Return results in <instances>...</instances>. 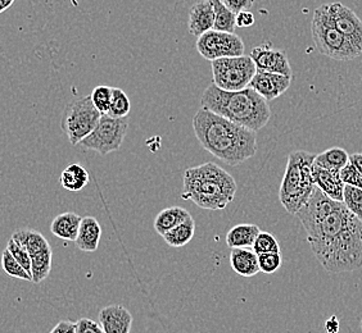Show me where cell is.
<instances>
[{
    "mask_svg": "<svg viewBox=\"0 0 362 333\" xmlns=\"http://www.w3.org/2000/svg\"><path fill=\"white\" fill-rule=\"evenodd\" d=\"M1 265H3V270L7 273L8 276L20 278L23 281H28V282H33L31 274L14 259L13 255L7 249L4 250L3 254H1Z\"/></svg>",
    "mask_w": 362,
    "mask_h": 333,
    "instance_id": "obj_29",
    "label": "cell"
},
{
    "mask_svg": "<svg viewBox=\"0 0 362 333\" xmlns=\"http://www.w3.org/2000/svg\"><path fill=\"white\" fill-rule=\"evenodd\" d=\"M283 263V258L280 253H267L258 255V264L259 271L264 272L266 274H272L278 271Z\"/></svg>",
    "mask_w": 362,
    "mask_h": 333,
    "instance_id": "obj_34",
    "label": "cell"
},
{
    "mask_svg": "<svg viewBox=\"0 0 362 333\" xmlns=\"http://www.w3.org/2000/svg\"><path fill=\"white\" fill-rule=\"evenodd\" d=\"M102 237V227L94 217H84L81 221L80 231L77 235V249L85 253H94L97 251Z\"/></svg>",
    "mask_w": 362,
    "mask_h": 333,
    "instance_id": "obj_17",
    "label": "cell"
},
{
    "mask_svg": "<svg viewBox=\"0 0 362 333\" xmlns=\"http://www.w3.org/2000/svg\"><path fill=\"white\" fill-rule=\"evenodd\" d=\"M259 232L261 229L256 224H248V223L237 224L228 232L226 245L230 249L253 248Z\"/></svg>",
    "mask_w": 362,
    "mask_h": 333,
    "instance_id": "obj_21",
    "label": "cell"
},
{
    "mask_svg": "<svg viewBox=\"0 0 362 333\" xmlns=\"http://www.w3.org/2000/svg\"><path fill=\"white\" fill-rule=\"evenodd\" d=\"M99 323L105 333H130L133 315L122 305H108L99 313Z\"/></svg>",
    "mask_w": 362,
    "mask_h": 333,
    "instance_id": "obj_15",
    "label": "cell"
},
{
    "mask_svg": "<svg viewBox=\"0 0 362 333\" xmlns=\"http://www.w3.org/2000/svg\"><path fill=\"white\" fill-rule=\"evenodd\" d=\"M251 58L257 71L292 77V67L286 53L283 50L272 48V44L269 42L252 49Z\"/></svg>",
    "mask_w": 362,
    "mask_h": 333,
    "instance_id": "obj_12",
    "label": "cell"
},
{
    "mask_svg": "<svg viewBox=\"0 0 362 333\" xmlns=\"http://www.w3.org/2000/svg\"><path fill=\"white\" fill-rule=\"evenodd\" d=\"M130 111H132V103L127 94L119 87H113L111 107L107 114L112 119H126Z\"/></svg>",
    "mask_w": 362,
    "mask_h": 333,
    "instance_id": "obj_27",
    "label": "cell"
},
{
    "mask_svg": "<svg viewBox=\"0 0 362 333\" xmlns=\"http://www.w3.org/2000/svg\"><path fill=\"white\" fill-rule=\"evenodd\" d=\"M192 218L188 210L181 207H170L160 210L154 219V229L160 234V236H165L168 232L180 226L181 223L187 222Z\"/></svg>",
    "mask_w": 362,
    "mask_h": 333,
    "instance_id": "obj_20",
    "label": "cell"
},
{
    "mask_svg": "<svg viewBox=\"0 0 362 333\" xmlns=\"http://www.w3.org/2000/svg\"><path fill=\"white\" fill-rule=\"evenodd\" d=\"M49 333H76V322L61 320Z\"/></svg>",
    "mask_w": 362,
    "mask_h": 333,
    "instance_id": "obj_39",
    "label": "cell"
},
{
    "mask_svg": "<svg viewBox=\"0 0 362 333\" xmlns=\"http://www.w3.org/2000/svg\"><path fill=\"white\" fill-rule=\"evenodd\" d=\"M223 6L229 8L233 13H240L243 11H250L255 0H221Z\"/></svg>",
    "mask_w": 362,
    "mask_h": 333,
    "instance_id": "obj_37",
    "label": "cell"
},
{
    "mask_svg": "<svg viewBox=\"0 0 362 333\" xmlns=\"http://www.w3.org/2000/svg\"><path fill=\"white\" fill-rule=\"evenodd\" d=\"M349 163L355 166L356 169L361 174L362 176V153H355L349 155Z\"/></svg>",
    "mask_w": 362,
    "mask_h": 333,
    "instance_id": "obj_40",
    "label": "cell"
},
{
    "mask_svg": "<svg viewBox=\"0 0 362 333\" xmlns=\"http://www.w3.org/2000/svg\"><path fill=\"white\" fill-rule=\"evenodd\" d=\"M201 105L255 132L262 130L272 119L269 102L252 87L242 91H223L212 83L203 91Z\"/></svg>",
    "mask_w": 362,
    "mask_h": 333,
    "instance_id": "obj_3",
    "label": "cell"
},
{
    "mask_svg": "<svg viewBox=\"0 0 362 333\" xmlns=\"http://www.w3.org/2000/svg\"><path fill=\"white\" fill-rule=\"evenodd\" d=\"M291 83H292V77L257 71V73L255 75L250 83V87L257 91L258 94L267 102H272L280 95H283L291 87Z\"/></svg>",
    "mask_w": 362,
    "mask_h": 333,
    "instance_id": "obj_13",
    "label": "cell"
},
{
    "mask_svg": "<svg viewBox=\"0 0 362 333\" xmlns=\"http://www.w3.org/2000/svg\"><path fill=\"white\" fill-rule=\"evenodd\" d=\"M90 181V174L85 169L84 166L72 163L66 169L63 171L59 176V183L64 190L77 193L81 191L83 188L89 183Z\"/></svg>",
    "mask_w": 362,
    "mask_h": 333,
    "instance_id": "obj_23",
    "label": "cell"
},
{
    "mask_svg": "<svg viewBox=\"0 0 362 333\" xmlns=\"http://www.w3.org/2000/svg\"><path fill=\"white\" fill-rule=\"evenodd\" d=\"M7 250L13 255L14 259L21 264L22 267L31 274V255L28 254V250L22 246L21 243H17L14 238H9L7 243Z\"/></svg>",
    "mask_w": 362,
    "mask_h": 333,
    "instance_id": "obj_33",
    "label": "cell"
},
{
    "mask_svg": "<svg viewBox=\"0 0 362 333\" xmlns=\"http://www.w3.org/2000/svg\"><path fill=\"white\" fill-rule=\"evenodd\" d=\"M307 232L316 259L330 273L362 267V222L343 202L315 188L310 202L296 214Z\"/></svg>",
    "mask_w": 362,
    "mask_h": 333,
    "instance_id": "obj_1",
    "label": "cell"
},
{
    "mask_svg": "<svg viewBox=\"0 0 362 333\" xmlns=\"http://www.w3.org/2000/svg\"><path fill=\"white\" fill-rule=\"evenodd\" d=\"M91 100L95 105L98 111L103 114H107L111 107L112 97H113V87L111 86H97L90 94Z\"/></svg>",
    "mask_w": 362,
    "mask_h": 333,
    "instance_id": "obj_31",
    "label": "cell"
},
{
    "mask_svg": "<svg viewBox=\"0 0 362 333\" xmlns=\"http://www.w3.org/2000/svg\"><path fill=\"white\" fill-rule=\"evenodd\" d=\"M100 119L102 113L95 108L90 95L77 97L64 108L61 127L71 145H78L95 130Z\"/></svg>",
    "mask_w": 362,
    "mask_h": 333,
    "instance_id": "obj_7",
    "label": "cell"
},
{
    "mask_svg": "<svg viewBox=\"0 0 362 333\" xmlns=\"http://www.w3.org/2000/svg\"><path fill=\"white\" fill-rule=\"evenodd\" d=\"M252 249L255 250L258 255L267 254V253H280L278 240L272 236V234L262 232V231L259 232Z\"/></svg>",
    "mask_w": 362,
    "mask_h": 333,
    "instance_id": "obj_32",
    "label": "cell"
},
{
    "mask_svg": "<svg viewBox=\"0 0 362 333\" xmlns=\"http://www.w3.org/2000/svg\"><path fill=\"white\" fill-rule=\"evenodd\" d=\"M189 32L202 36L215 28V8L212 0H201L189 11Z\"/></svg>",
    "mask_w": 362,
    "mask_h": 333,
    "instance_id": "obj_14",
    "label": "cell"
},
{
    "mask_svg": "<svg viewBox=\"0 0 362 333\" xmlns=\"http://www.w3.org/2000/svg\"><path fill=\"white\" fill-rule=\"evenodd\" d=\"M349 163V154L341 149V147H330L322 153L316 155L315 166L329 169V171H337L341 172L344 166Z\"/></svg>",
    "mask_w": 362,
    "mask_h": 333,
    "instance_id": "obj_24",
    "label": "cell"
},
{
    "mask_svg": "<svg viewBox=\"0 0 362 333\" xmlns=\"http://www.w3.org/2000/svg\"><path fill=\"white\" fill-rule=\"evenodd\" d=\"M215 8V28L216 31L235 34L237 14L233 13L229 8L223 6L221 0H212Z\"/></svg>",
    "mask_w": 362,
    "mask_h": 333,
    "instance_id": "obj_26",
    "label": "cell"
},
{
    "mask_svg": "<svg viewBox=\"0 0 362 333\" xmlns=\"http://www.w3.org/2000/svg\"><path fill=\"white\" fill-rule=\"evenodd\" d=\"M341 181L344 182V185L349 186H355V188H362V176L355 166L349 163L341 171Z\"/></svg>",
    "mask_w": 362,
    "mask_h": 333,
    "instance_id": "obj_35",
    "label": "cell"
},
{
    "mask_svg": "<svg viewBox=\"0 0 362 333\" xmlns=\"http://www.w3.org/2000/svg\"><path fill=\"white\" fill-rule=\"evenodd\" d=\"M314 180L315 185L320 188L324 194L337 202H343L346 185L341 181V172L322 169L314 164Z\"/></svg>",
    "mask_w": 362,
    "mask_h": 333,
    "instance_id": "obj_16",
    "label": "cell"
},
{
    "mask_svg": "<svg viewBox=\"0 0 362 333\" xmlns=\"http://www.w3.org/2000/svg\"><path fill=\"white\" fill-rule=\"evenodd\" d=\"M193 130L203 149L229 166H238L257 153L256 132L206 108L195 113Z\"/></svg>",
    "mask_w": 362,
    "mask_h": 333,
    "instance_id": "obj_2",
    "label": "cell"
},
{
    "mask_svg": "<svg viewBox=\"0 0 362 333\" xmlns=\"http://www.w3.org/2000/svg\"><path fill=\"white\" fill-rule=\"evenodd\" d=\"M195 234V222L193 217L188 219L187 222L181 223L180 226H177L176 229L168 232L163 237V240L166 241L168 245L173 248H182L185 245H188Z\"/></svg>",
    "mask_w": 362,
    "mask_h": 333,
    "instance_id": "obj_25",
    "label": "cell"
},
{
    "mask_svg": "<svg viewBox=\"0 0 362 333\" xmlns=\"http://www.w3.org/2000/svg\"><path fill=\"white\" fill-rule=\"evenodd\" d=\"M230 264L234 272L243 277H253L259 271L258 254L251 248L231 249Z\"/></svg>",
    "mask_w": 362,
    "mask_h": 333,
    "instance_id": "obj_18",
    "label": "cell"
},
{
    "mask_svg": "<svg viewBox=\"0 0 362 333\" xmlns=\"http://www.w3.org/2000/svg\"><path fill=\"white\" fill-rule=\"evenodd\" d=\"M237 182L234 177L215 163H204L189 168L184 174V200H190L199 208L223 210L234 200Z\"/></svg>",
    "mask_w": 362,
    "mask_h": 333,
    "instance_id": "obj_4",
    "label": "cell"
},
{
    "mask_svg": "<svg viewBox=\"0 0 362 333\" xmlns=\"http://www.w3.org/2000/svg\"><path fill=\"white\" fill-rule=\"evenodd\" d=\"M52 257L53 253L47 251L39 255L31 258V277L34 284H40L45 278L48 277L52 270Z\"/></svg>",
    "mask_w": 362,
    "mask_h": 333,
    "instance_id": "obj_28",
    "label": "cell"
},
{
    "mask_svg": "<svg viewBox=\"0 0 362 333\" xmlns=\"http://www.w3.org/2000/svg\"><path fill=\"white\" fill-rule=\"evenodd\" d=\"M16 0H0V12H6L8 8L12 7Z\"/></svg>",
    "mask_w": 362,
    "mask_h": 333,
    "instance_id": "obj_41",
    "label": "cell"
},
{
    "mask_svg": "<svg viewBox=\"0 0 362 333\" xmlns=\"http://www.w3.org/2000/svg\"><path fill=\"white\" fill-rule=\"evenodd\" d=\"M195 48L207 61L244 56V42L237 34L211 30L197 39Z\"/></svg>",
    "mask_w": 362,
    "mask_h": 333,
    "instance_id": "obj_10",
    "label": "cell"
},
{
    "mask_svg": "<svg viewBox=\"0 0 362 333\" xmlns=\"http://www.w3.org/2000/svg\"><path fill=\"white\" fill-rule=\"evenodd\" d=\"M311 35L321 54L334 61L349 62L361 54L335 26L330 16L329 4H322L315 9L311 22Z\"/></svg>",
    "mask_w": 362,
    "mask_h": 333,
    "instance_id": "obj_6",
    "label": "cell"
},
{
    "mask_svg": "<svg viewBox=\"0 0 362 333\" xmlns=\"http://www.w3.org/2000/svg\"><path fill=\"white\" fill-rule=\"evenodd\" d=\"M316 154L297 150L289 154L286 174L279 190V200L288 213L297 214L314 194Z\"/></svg>",
    "mask_w": 362,
    "mask_h": 333,
    "instance_id": "obj_5",
    "label": "cell"
},
{
    "mask_svg": "<svg viewBox=\"0 0 362 333\" xmlns=\"http://www.w3.org/2000/svg\"><path fill=\"white\" fill-rule=\"evenodd\" d=\"M12 238L21 243L22 246L28 250L31 258L47 251H52L48 240L35 229H16Z\"/></svg>",
    "mask_w": 362,
    "mask_h": 333,
    "instance_id": "obj_22",
    "label": "cell"
},
{
    "mask_svg": "<svg viewBox=\"0 0 362 333\" xmlns=\"http://www.w3.org/2000/svg\"><path fill=\"white\" fill-rule=\"evenodd\" d=\"M83 218L76 213L66 212L62 214L57 215L52 221L50 231L54 236L62 238L64 241H76L80 226Z\"/></svg>",
    "mask_w": 362,
    "mask_h": 333,
    "instance_id": "obj_19",
    "label": "cell"
},
{
    "mask_svg": "<svg viewBox=\"0 0 362 333\" xmlns=\"http://www.w3.org/2000/svg\"><path fill=\"white\" fill-rule=\"evenodd\" d=\"M129 119H112L108 114H103L95 130L83 140L78 146L84 150H93L100 155H107L117 152L127 133Z\"/></svg>",
    "mask_w": 362,
    "mask_h": 333,
    "instance_id": "obj_9",
    "label": "cell"
},
{
    "mask_svg": "<svg viewBox=\"0 0 362 333\" xmlns=\"http://www.w3.org/2000/svg\"><path fill=\"white\" fill-rule=\"evenodd\" d=\"M361 329H362V320H361Z\"/></svg>",
    "mask_w": 362,
    "mask_h": 333,
    "instance_id": "obj_42",
    "label": "cell"
},
{
    "mask_svg": "<svg viewBox=\"0 0 362 333\" xmlns=\"http://www.w3.org/2000/svg\"><path fill=\"white\" fill-rule=\"evenodd\" d=\"M255 22H256V18H255V14L252 13L251 11H243V12L237 14V28H251L255 25Z\"/></svg>",
    "mask_w": 362,
    "mask_h": 333,
    "instance_id": "obj_38",
    "label": "cell"
},
{
    "mask_svg": "<svg viewBox=\"0 0 362 333\" xmlns=\"http://www.w3.org/2000/svg\"><path fill=\"white\" fill-rule=\"evenodd\" d=\"M329 11L337 28L362 53V20L341 3H329Z\"/></svg>",
    "mask_w": 362,
    "mask_h": 333,
    "instance_id": "obj_11",
    "label": "cell"
},
{
    "mask_svg": "<svg viewBox=\"0 0 362 333\" xmlns=\"http://www.w3.org/2000/svg\"><path fill=\"white\" fill-rule=\"evenodd\" d=\"M343 202L352 214L356 215L362 222V188L346 185Z\"/></svg>",
    "mask_w": 362,
    "mask_h": 333,
    "instance_id": "obj_30",
    "label": "cell"
},
{
    "mask_svg": "<svg viewBox=\"0 0 362 333\" xmlns=\"http://www.w3.org/2000/svg\"><path fill=\"white\" fill-rule=\"evenodd\" d=\"M214 83L223 91H242L257 73L251 56H229L211 62Z\"/></svg>",
    "mask_w": 362,
    "mask_h": 333,
    "instance_id": "obj_8",
    "label": "cell"
},
{
    "mask_svg": "<svg viewBox=\"0 0 362 333\" xmlns=\"http://www.w3.org/2000/svg\"><path fill=\"white\" fill-rule=\"evenodd\" d=\"M76 333H105L100 323L89 318H81L76 322Z\"/></svg>",
    "mask_w": 362,
    "mask_h": 333,
    "instance_id": "obj_36",
    "label": "cell"
}]
</instances>
